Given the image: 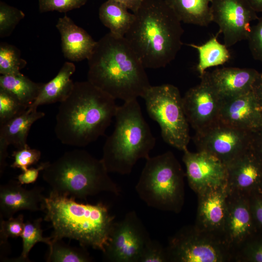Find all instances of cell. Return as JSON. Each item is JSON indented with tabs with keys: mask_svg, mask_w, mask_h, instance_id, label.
Masks as SVG:
<instances>
[{
	"mask_svg": "<svg viewBox=\"0 0 262 262\" xmlns=\"http://www.w3.org/2000/svg\"><path fill=\"white\" fill-rule=\"evenodd\" d=\"M87 61V81L115 99L142 98L151 86L145 67L124 36L105 34Z\"/></svg>",
	"mask_w": 262,
	"mask_h": 262,
	"instance_id": "6da1fadb",
	"label": "cell"
},
{
	"mask_svg": "<svg viewBox=\"0 0 262 262\" xmlns=\"http://www.w3.org/2000/svg\"><path fill=\"white\" fill-rule=\"evenodd\" d=\"M117 107L115 99L88 81L74 82L59 106L55 135L64 145L84 147L104 134Z\"/></svg>",
	"mask_w": 262,
	"mask_h": 262,
	"instance_id": "7a4b0ae2",
	"label": "cell"
},
{
	"mask_svg": "<svg viewBox=\"0 0 262 262\" xmlns=\"http://www.w3.org/2000/svg\"><path fill=\"white\" fill-rule=\"evenodd\" d=\"M125 38L145 68L164 67L182 45L181 21L164 0H143Z\"/></svg>",
	"mask_w": 262,
	"mask_h": 262,
	"instance_id": "3957f363",
	"label": "cell"
},
{
	"mask_svg": "<svg viewBox=\"0 0 262 262\" xmlns=\"http://www.w3.org/2000/svg\"><path fill=\"white\" fill-rule=\"evenodd\" d=\"M43 211L44 220L53 229L52 240L67 238L82 246L104 251L115 223L106 205L79 203L74 198L50 192L45 197Z\"/></svg>",
	"mask_w": 262,
	"mask_h": 262,
	"instance_id": "277c9868",
	"label": "cell"
},
{
	"mask_svg": "<svg viewBox=\"0 0 262 262\" xmlns=\"http://www.w3.org/2000/svg\"><path fill=\"white\" fill-rule=\"evenodd\" d=\"M101 159L85 150L66 152L42 171V177L50 193L85 199L101 192L118 195L120 190L108 175Z\"/></svg>",
	"mask_w": 262,
	"mask_h": 262,
	"instance_id": "5b68a950",
	"label": "cell"
},
{
	"mask_svg": "<svg viewBox=\"0 0 262 262\" xmlns=\"http://www.w3.org/2000/svg\"><path fill=\"white\" fill-rule=\"evenodd\" d=\"M114 118V130L105 142L101 159L109 173L128 175L139 160L149 157L156 139L137 99L118 106Z\"/></svg>",
	"mask_w": 262,
	"mask_h": 262,
	"instance_id": "8992f818",
	"label": "cell"
},
{
	"mask_svg": "<svg viewBox=\"0 0 262 262\" xmlns=\"http://www.w3.org/2000/svg\"><path fill=\"white\" fill-rule=\"evenodd\" d=\"M184 175L178 160L168 151L146 160L135 190L149 207L178 213L184 202Z\"/></svg>",
	"mask_w": 262,
	"mask_h": 262,
	"instance_id": "52a82bcc",
	"label": "cell"
},
{
	"mask_svg": "<svg viewBox=\"0 0 262 262\" xmlns=\"http://www.w3.org/2000/svg\"><path fill=\"white\" fill-rule=\"evenodd\" d=\"M142 98L149 116L160 126L163 140L180 150L187 149L189 124L179 89L171 84L151 86Z\"/></svg>",
	"mask_w": 262,
	"mask_h": 262,
	"instance_id": "ba28073f",
	"label": "cell"
},
{
	"mask_svg": "<svg viewBox=\"0 0 262 262\" xmlns=\"http://www.w3.org/2000/svg\"><path fill=\"white\" fill-rule=\"evenodd\" d=\"M166 248L169 262H232V251L221 235L195 225L179 230L170 237Z\"/></svg>",
	"mask_w": 262,
	"mask_h": 262,
	"instance_id": "9c48e42d",
	"label": "cell"
},
{
	"mask_svg": "<svg viewBox=\"0 0 262 262\" xmlns=\"http://www.w3.org/2000/svg\"><path fill=\"white\" fill-rule=\"evenodd\" d=\"M251 133L219 120L196 132L193 139L197 151L214 156L227 167L249 150Z\"/></svg>",
	"mask_w": 262,
	"mask_h": 262,
	"instance_id": "30bf717a",
	"label": "cell"
},
{
	"mask_svg": "<svg viewBox=\"0 0 262 262\" xmlns=\"http://www.w3.org/2000/svg\"><path fill=\"white\" fill-rule=\"evenodd\" d=\"M151 239L134 211L114 223L109 242L103 252L104 260L111 262H138L141 254Z\"/></svg>",
	"mask_w": 262,
	"mask_h": 262,
	"instance_id": "8fae6325",
	"label": "cell"
},
{
	"mask_svg": "<svg viewBox=\"0 0 262 262\" xmlns=\"http://www.w3.org/2000/svg\"><path fill=\"white\" fill-rule=\"evenodd\" d=\"M210 8L212 22L218 25L228 48L247 40L250 23L259 18L247 0H212Z\"/></svg>",
	"mask_w": 262,
	"mask_h": 262,
	"instance_id": "7c38bea8",
	"label": "cell"
},
{
	"mask_svg": "<svg viewBox=\"0 0 262 262\" xmlns=\"http://www.w3.org/2000/svg\"><path fill=\"white\" fill-rule=\"evenodd\" d=\"M200 78V83L190 88L182 97L186 117L196 132L210 127L219 120L222 101L205 74Z\"/></svg>",
	"mask_w": 262,
	"mask_h": 262,
	"instance_id": "4fadbf2b",
	"label": "cell"
},
{
	"mask_svg": "<svg viewBox=\"0 0 262 262\" xmlns=\"http://www.w3.org/2000/svg\"><path fill=\"white\" fill-rule=\"evenodd\" d=\"M182 161L188 184L196 195L227 184V167L214 156L187 149L183 151Z\"/></svg>",
	"mask_w": 262,
	"mask_h": 262,
	"instance_id": "5bb4252c",
	"label": "cell"
},
{
	"mask_svg": "<svg viewBox=\"0 0 262 262\" xmlns=\"http://www.w3.org/2000/svg\"><path fill=\"white\" fill-rule=\"evenodd\" d=\"M256 231L249 197L228 193L222 236L232 253L242 243Z\"/></svg>",
	"mask_w": 262,
	"mask_h": 262,
	"instance_id": "9a60e30c",
	"label": "cell"
},
{
	"mask_svg": "<svg viewBox=\"0 0 262 262\" xmlns=\"http://www.w3.org/2000/svg\"><path fill=\"white\" fill-rule=\"evenodd\" d=\"M219 121L234 128L254 132L262 129V107L252 90L222 99Z\"/></svg>",
	"mask_w": 262,
	"mask_h": 262,
	"instance_id": "2e32d148",
	"label": "cell"
},
{
	"mask_svg": "<svg viewBox=\"0 0 262 262\" xmlns=\"http://www.w3.org/2000/svg\"><path fill=\"white\" fill-rule=\"evenodd\" d=\"M228 193L249 197L262 192V162L251 149L227 166Z\"/></svg>",
	"mask_w": 262,
	"mask_h": 262,
	"instance_id": "e0dca14e",
	"label": "cell"
},
{
	"mask_svg": "<svg viewBox=\"0 0 262 262\" xmlns=\"http://www.w3.org/2000/svg\"><path fill=\"white\" fill-rule=\"evenodd\" d=\"M228 195L227 184L197 194L198 206L195 225L201 230L223 237Z\"/></svg>",
	"mask_w": 262,
	"mask_h": 262,
	"instance_id": "ac0fdd59",
	"label": "cell"
},
{
	"mask_svg": "<svg viewBox=\"0 0 262 262\" xmlns=\"http://www.w3.org/2000/svg\"><path fill=\"white\" fill-rule=\"evenodd\" d=\"M260 72L253 68L224 67L204 74L222 99L236 97L252 90Z\"/></svg>",
	"mask_w": 262,
	"mask_h": 262,
	"instance_id": "d6986e66",
	"label": "cell"
},
{
	"mask_svg": "<svg viewBox=\"0 0 262 262\" xmlns=\"http://www.w3.org/2000/svg\"><path fill=\"white\" fill-rule=\"evenodd\" d=\"M18 181L10 180L0 187V215L8 219L17 212L43 210L45 197L43 188L27 189Z\"/></svg>",
	"mask_w": 262,
	"mask_h": 262,
	"instance_id": "ffe728a7",
	"label": "cell"
},
{
	"mask_svg": "<svg viewBox=\"0 0 262 262\" xmlns=\"http://www.w3.org/2000/svg\"><path fill=\"white\" fill-rule=\"evenodd\" d=\"M56 27L61 36L62 50L66 59L73 62L89 58L97 41L86 31L66 15L59 18Z\"/></svg>",
	"mask_w": 262,
	"mask_h": 262,
	"instance_id": "44dd1931",
	"label": "cell"
},
{
	"mask_svg": "<svg viewBox=\"0 0 262 262\" xmlns=\"http://www.w3.org/2000/svg\"><path fill=\"white\" fill-rule=\"evenodd\" d=\"M76 70L74 64L66 62L57 74L48 82L44 83L34 102L28 108L31 112L37 110L39 106L64 101L71 93L74 82L70 79Z\"/></svg>",
	"mask_w": 262,
	"mask_h": 262,
	"instance_id": "7402d4cb",
	"label": "cell"
},
{
	"mask_svg": "<svg viewBox=\"0 0 262 262\" xmlns=\"http://www.w3.org/2000/svg\"><path fill=\"white\" fill-rule=\"evenodd\" d=\"M45 114L37 110L22 114L13 118L0 126V139L9 146L13 145L17 149L26 146L27 139L32 125L37 120L43 117Z\"/></svg>",
	"mask_w": 262,
	"mask_h": 262,
	"instance_id": "603a6c76",
	"label": "cell"
},
{
	"mask_svg": "<svg viewBox=\"0 0 262 262\" xmlns=\"http://www.w3.org/2000/svg\"><path fill=\"white\" fill-rule=\"evenodd\" d=\"M181 22L207 26L212 22V0H164Z\"/></svg>",
	"mask_w": 262,
	"mask_h": 262,
	"instance_id": "cb8c5ba5",
	"label": "cell"
},
{
	"mask_svg": "<svg viewBox=\"0 0 262 262\" xmlns=\"http://www.w3.org/2000/svg\"><path fill=\"white\" fill-rule=\"evenodd\" d=\"M98 16L111 33L121 37L125 36L135 17L134 13H130L126 6L115 0L103 3L99 8Z\"/></svg>",
	"mask_w": 262,
	"mask_h": 262,
	"instance_id": "d4e9b609",
	"label": "cell"
},
{
	"mask_svg": "<svg viewBox=\"0 0 262 262\" xmlns=\"http://www.w3.org/2000/svg\"><path fill=\"white\" fill-rule=\"evenodd\" d=\"M219 32L204 44L197 45L189 44L187 45L195 49L198 53V62L196 70L201 76L208 68L222 65L229 61L230 53L228 48L220 43L217 38Z\"/></svg>",
	"mask_w": 262,
	"mask_h": 262,
	"instance_id": "484cf974",
	"label": "cell"
},
{
	"mask_svg": "<svg viewBox=\"0 0 262 262\" xmlns=\"http://www.w3.org/2000/svg\"><path fill=\"white\" fill-rule=\"evenodd\" d=\"M43 84L33 82L21 73L0 76V88L12 94L28 108L38 97Z\"/></svg>",
	"mask_w": 262,
	"mask_h": 262,
	"instance_id": "4316f807",
	"label": "cell"
},
{
	"mask_svg": "<svg viewBox=\"0 0 262 262\" xmlns=\"http://www.w3.org/2000/svg\"><path fill=\"white\" fill-rule=\"evenodd\" d=\"M59 240H52L47 257L49 262H88L92 258L84 249L71 247Z\"/></svg>",
	"mask_w": 262,
	"mask_h": 262,
	"instance_id": "83f0119b",
	"label": "cell"
},
{
	"mask_svg": "<svg viewBox=\"0 0 262 262\" xmlns=\"http://www.w3.org/2000/svg\"><path fill=\"white\" fill-rule=\"evenodd\" d=\"M42 219L38 218L32 221L25 222L24 229L20 236L22 240V250L20 256L15 259L16 262H28V254L33 247L38 242L46 244L49 246L51 244V237H44L41 229Z\"/></svg>",
	"mask_w": 262,
	"mask_h": 262,
	"instance_id": "f1b7e54d",
	"label": "cell"
},
{
	"mask_svg": "<svg viewBox=\"0 0 262 262\" xmlns=\"http://www.w3.org/2000/svg\"><path fill=\"white\" fill-rule=\"evenodd\" d=\"M232 262H262V232L256 231L236 248Z\"/></svg>",
	"mask_w": 262,
	"mask_h": 262,
	"instance_id": "f546056e",
	"label": "cell"
},
{
	"mask_svg": "<svg viewBox=\"0 0 262 262\" xmlns=\"http://www.w3.org/2000/svg\"><path fill=\"white\" fill-rule=\"evenodd\" d=\"M26 61L22 58L20 50L15 46L6 42L0 43V74L16 75L25 67Z\"/></svg>",
	"mask_w": 262,
	"mask_h": 262,
	"instance_id": "4dcf8cb0",
	"label": "cell"
},
{
	"mask_svg": "<svg viewBox=\"0 0 262 262\" xmlns=\"http://www.w3.org/2000/svg\"><path fill=\"white\" fill-rule=\"evenodd\" d=\"M28 109L12 94L0 88V126L22 114Z\"/></svg>",
	"mask_w": 262,
	"mask_h": 262,
	"instance_id": "1f68e13d",
	"label": "cell"
},
{
	"mask_svg": "<svg viewBox=\"0 0 262 262\" xmlns=\"http://www.w3.org/2000/svg\"><path fill=\"white\" fill-rule=\"evenodd\" d=\"M25 16L22 10L0 1V37L9 36Z\"/></svg>",
	"mask_w": 262,
	"mask_h": 262,
	"instance_id": "d6a6232c",
	"label": "cell"
},
{
	"mask_svg": "<svg viewBox=\"0 0 262 262\" xmlns=\"http://www.w3.org/2000/svg\"><path fill=\"white\" fill-rule=\"evenodd\" d=\"M25 222L24 216L19 214L16 217H13L4 220L0 216V246L7 245L8 238H16L21 235L24 229Z\"/></svg>",
	"mask_w": 262,
	"mask_h": 262,
	"instance_id": "836d02e7",
	"label": "cell"
},
{
	"mask_svg": "<svg viewBox=\"0 0 262 262\" xmlns=\"http://www.w3.org/2000/svg\"><path fill=\"white\" fill-rule=\"evenodd\" d=\"M41 156L39 150L31 148L27 145L22 148L14 151L12 156L13 162L11 167L14 168H20L22 171L27 170L29 166L35 164L39 161Z\"/></svg>",
	"mask_w": 262,
	"mask_h": 262,
	"instance_id": "e575fe53",
	"label": "cell"
},
{
	"mask_svg": "<svg viewBox=\"0 0 262 262\" xmlns=\"http://www.w3.org/2000/svg\"><path fill=\"white\" fill-rule=\"evenodd\" d=\"M88 0H39L40 13L58 11L66 13L84 5Z\"/></svg>",
	"mask_w": 262,
	"mask_h": 262,
	"instance_id": "d590c367",
	"label": "cell"
},
{
	"mask_svg": "<svg viewBox=\"0 0 262 262\" xmlns=\"http://www.w3.org/2000/svg\"><path fill=\"white\" fill-rule=\"evenodd\" d=\"M168 256L166 247L155 240L150 239L145 246L138 262H168Z\"/></svg>",
	"mask_w": 262,
	"mask_h": 262,
	"instance_id": "8d00e7d4",
	"label": "cell"
},
{
	"mask_svg": "<svg viewBox=\"0 0 262 262\" xmlns=\"http://www.w3.org/2000/svg\"><path fill=\"white\" fill-rule=\"evenodd\" d=\"M257 20V23L251 27L247 40L252 57L262 62V16Z\"/></svg>",
	"mask_w": 262,
	"mask_h": 262,
	"instance_id": "74e56055",
	"label": "cell"
},
{
	"mask_svg": "<svg viewBox=\"0 0 262 262\" xmlns=\"http://www.w3.org/2000/svg\"><path fill=\"white\" fill-rule=\"evenodd\" d=\"M249 200L257 231L262 232V192L250 196Z\"/></svg>",
	"mask_w": 262,
	"mask_h": 262,
	"instance_id": "f35d334b",
	"label": "cell"
},
{
	"mask_svg": "<svg viewBox=\"0 0 262 262\" xmlns=\"http://www.w3.org/2000/svg\"><path fill=\"white\" fill-rule=\"evenodd\" d=\"M49 163H41L36 168L31 167L23 171L17 176L18 181L22 185L34 183L37 180L39 172L45 169Z\"/></svg>",
	"mask_w": 262,
	"mask_h": 262,
	"instance_id": "ab89813d",
	"label": "cell"
},
{
	"mask_svg": "<svg viewBox=\"0 0 262 262\" xmlns=\"http://www.w3.org/2000/svg\"><path fill=\"white\" fill-rule=\"evenodd\" d=\"M250 149L262 162V129L252 132Z\"/></svg>",
	"mask_w": 262,
	"mask_h": 262,
	"instance_id": "60d3db41",
	"label": "cell"
},
{
	"mask_svg": "<svg viewBox=\"0 0 262 262\" xmlns=\"http://www.w3.org/2000/svg\"><path fill=\"white\" fill-rule=\"evenodd\" d=\"M9 145L3 140L0 139V175L3 174L7 166L6 159L8 154L7 148Z\"/></svg>",
	"mask_w": 262,
	"mask_h": 262,
	"instance_id": "b9f144b4",
	"label": "cell"
},
{
	"mask_svg": "<svg viewBox=\"0 0 262 262\" xmlns=\"http://www.w3.org/2000/svg\"><path fill=\"white\" fill-rule=\"evenodd\" d=\"M252 91L259 104L262 107V72L259 73L256 79Z\"/></svg>",
	"mask_w": 262,
	"mask_h": 262,
	"instance_id": "7bdbcfd3",
	"label": "cell"
},
{
	"mask_svg": "<svg viewBox=\"0 0 262 262\" xmlns=\"http://www.w3.org/2000/svg\"><path fill=\"white\" fill-rule=\"evenodd\" d=\"M135 13L141 6L143 0H115Z\"/></svg>",
	"mask_w": 262,
	"mask_h": 262,
	"instance_id": "ee69618b",
	"label": "cell"
},
{
	"mask_svg": "<svg viewBox=\"0 0 262 262\" xmlns=\"http://www.w3.org/2000/svg\"><path fill=\"white\" fill-rule=\"evenodd\" d=\"M251 6L256 12H262V0H247Z\"/></svg>",
	"mask_w": 262,
	"mask_h": 262,
	"instance_id": "f6af8a7d",
	"label": "cell"
}]
</instances>
